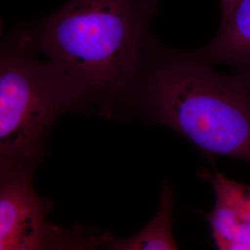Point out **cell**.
I'll list each match as a JSON object with an SVG mask.
<instances>
[{"mask_svg": "<svg viewBox=\"0 0 250 250\" xmlns=\"http://www.w3.org/2000/svg\"><path fill=\"white\" fill-rule=\"evenodd\" d=\"M157 0H69L16 34L62 73L86 107L119 109L156 41Z\"/></svg>", "mask_w": 250, "mask_h": 250, "instance_id": "obj_1", "label": "cell"}, {"mask_svg": "<svg viewBox=\"0 0 250 250\" xmlns=\"http://www.w3.org/2000/svg\"><path fill=\"white\" fill-rule=\"evenodd\" d=\"M176 132L209 159L250 165V74L226 75L197 52L158 43L121 107Z\"/></svg>", "mask_w": 250, "mask_h": 250, "instance_id": "obj_2", "label": "cell"}, {"mask_svg": "<svg viewBox=\"0 0 250 250\" xmlns=\"http://www.w3.org/2000/svg\"><path fill=\"white\" fill-rule=\"evenodd\" d=\"M86 107L62 73L15 33L1 48L0 171L35 170L55 121Z\"/></svg>", "mask_w": 250, "mask_h": 250, "instance_id": "obj_3", "label": "cell"}, {"mask_svg": "<svg viewBox=\"0 0 250 250\" xmlns=\"http://www.w3.org/2000/svg\"><path fill=\"white\" fill-rule=\"evenodd\" d=\"M28 169L1 171L0 250H83L102 247L103 233L67 231L49 224L53 202L39 197Z\"/></svg>", "mask_w": 250, "mask_h": 250, "instance_id": "obj_4", "label": "cell"}, {"mask_svg": "<svg viewBox=\"0 0 250 250\" xmlns=\"http://www.w3.org/2000/svg\"><path fill=\"white\" fill-rule=\"evenodd\" d=\"M210 182L215 204L205 215L215 246L221 250H250V186L239 184L216 171H199Z\"/></svg>", "mask_w": 250, "mask_h": 250, "instance_id": "obj_5", "label": "cell"}, {"mask_svg": "<svg viewBox=\"0 0 250 250\" xmlns=\"http://www.w3.org/2000/svg\"><path fill=\"white\" fill-rule=\"evenodd\" d=\"M198 52L212 64H226L250 74V0L239 1L230 15L221 21L211 42Z\"/></svg>", "mask_w": 250, "mask_h": 250, "instance_id": "obj_6", "label": "cell"}, {"mask_svg": "<svg viewBox=\"0 0 250 250\" xmlns=\"http://www.w3.org/2000/svg\"><path fill=\"white\" fill-rule=\"evenodd\" d=\"M173 203L171 189L165 185L157 213L140 232L127 239H115L106 232L102 247L115 250H178L171 233Z\"/></svg>", "mask_w": 250, "mask_h": 250, "instance_id": "obj_7", "label": "cell"}, {"mask_svg": "<svg viewBox=\"0 0 250 250\" xmlns=\"http://www.w3.org/2000/svg\"><path fill=\"white\" fill-rule=\"evenodd\" d=\"M240 0H221V21L227 18Z\"/></svg>", "mask_w": 250, "mask_h": 250, "instance_id": "obj_8", "label": "cell"}]
</instances>
